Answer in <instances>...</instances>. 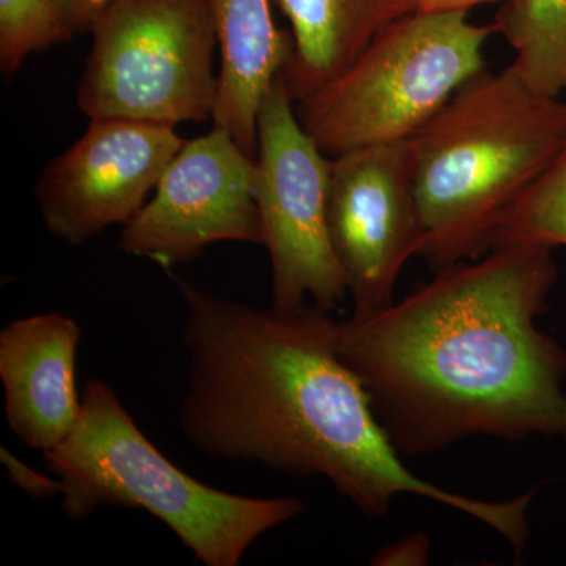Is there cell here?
I'll use <instances>...</instances> for the list:
<instances>
[{"mask_svg": "<svg viewBox=\"0 0 566 566\" xmlns=\"http://www.w3.org/2000/svg\"><path fill=\"white\" fill-rule=\"evenodd\" d=\"M169 275L188 307L180 427L193 449L281 474L323 476L371 517L386 516L401 494L430 499L493 528L516 560L523 557L535 488L485 501L416 475L376 419L363 382L338 356L337 319L315 305L252 307Z\"/></svg>", "mask_w": 566, "mask_h": 566, "instance_id": "1", "label": "cell"}, {"mask_svg": "<svg viewBox=\"0 0 566 566\" xmlns=\"http://www.w3.org/2000/svg\"><path fill=\"white\" fill-rule=\"evenodd\" d=\"M553 251L499 245L389 307L335 323V349L401 457L475 436L565 434L566 349L536 324L558 279Z\"/></svg>", "mask_w": 566, "mask_h": 566, "instance_id": "2", "label": "cell"}, {"mask_svg": "<svg viewBox=\"0 0 566 566\" xmlns=\"http://www.w3.org/2000/svg\"><path fill=\"white\" fill-rule=\"evenodd\" d=\"M423 241L433 270L490 251L495 223L566 147V102L513 65L465 82L411 137Z\"/></svg>", "mask_w": 566, "mask_h": 566, "instance_id": "3", "label": "cell"}, {"mask_svg": "<svg viewBox=\"0 0 566 566\" xmlns=\"http://www.w3.org/2000/svg\"><path fill=\"white\" fill-rule=\"evenodd\" d=\"M43 455L62 480V509L71 521L85 520L102 506L145 510L205 566L240 565L260 536L307 510L297 495L249 497L186 474L153 444L102 379L87 381L76 427Z\"/></svg>", "mask_w": 566, "mask_h": 566, "instance_id": "4", "label": "cell"}, {"mask_svg": "<svg viewBox=\"0 0 566 566\" xmlns=\"http://www.w3.org/2000/svg\"><path fill=\"white\" fill-rule=\"evenodd\" d=\"M493 22L469 11H415L387 25L329 84L294 103L305 132L327 156L406 140L486 70Z\"/></svg>", "mask_w": 566, "mask_h": 566, "instance_id": "5", "label": "cell"}, {"mask_svg": "<svg viewBox=\"0 0 566 566\" xmlns=\"http://www.w3.org/2000/svg\"><path fill=\"white\" fill-rule=\"evenodd\" d=\"M77 107L177 126L212 118L218 44L208 0H112L92 29Z\"/></svg>", "mask_w": 566, "mask_h": 566, "instance_id": "6", "label": "cell"}, {"mask_svg": "<svg viewBox=\"0 0 566 566\" xmlns=\"http://www.w3.org/2000/svg\"><path fill=\"white\" fill-rule=\"evenodd\" d=\"M255 163L271 305L285 311L315 305L331 314L348 294L327 227L333 158L301 125L282 74L260 106Z\"/></svg>", "mask_w": 566, "mask_h": 566, "instance_id": "7", "label": "cell"}, {"mask_svg": "<svg viewBox=\"0 0 566 566\" xmlns=\"http://www.w3.org/2000/svg\"><path fill=\"white\" fill-rule=\"evenodd\" d=\"M327 227L353 315L389 307L405 264L419 256L423 241L411 139L334 156Z\"/></svg>", "mask_w": 566, "mask_h": 566, "instance_id": "8", "label": "cell"}, {"mask_svg": "<svg viewBox=\"0 0 566 566\" xmlns=\"http://www.w3.org/2000/svg\"><path fill=\"white\" fill-rule=\"evenodd\" d=\"M255 181V158L232 134L212 128L186 140L151 199L123 226L118 248L169 271L216 243L263 245Z\"/></svg>", "mask_w": 566, "mask_h": 566, "instance_id": "9", "label": "cell"}, {"mask_svg": "<svg viewBox=\"0 0 566 566\" xmlns=\"http://www.w3.org/2000/svg\"><path fill=\"white\" fill-rule=\"evenodd\" d=\"M185 142L161 123L91 118L84 136L41 174L35 196L44 226L73 245L126 226Z\"/></svg>", "mask_w": 566, "mask_h": 566, "instance_id": "10", "label": "cell"}, {"mask_svg": "<svg viewBox=\"0 0 566 566\" xmlns=\"http://www.w3.org/2000/svg\"><path fill=\"white\" fill-rule=\"evenodd\" d=\"M81 337L80 323L59 312L14 319L0 331L7 423L33 450L46 452L62 444L80 419Z\"/></svg>", "mask_w": 566, "mask_h": 566, "instance_id": "11", "label": "cell"}, {"mask_svg": "<svg viewBox=\"0 0 566 566\" xmlns=\"http://www.w3.org/2000/svg\"><path fill=\"white\" fill-rule=\"evenodd\" d=\"M273 0H208L221 48L212 128L232 134L256 158V117L263 96L293 51L292 33L275 24Z\"/></svg>", "mask_w": 566, "mask_h": 566, "instance_id": "12", "label": "cell"}, {"mask_svg": "<svg viewBox=\"0 0 566 566\" xmlns=\"http://www.w3.org/2000/svg\"><path fill=\"white\" fill-rule=\"evenodd\" d=\"M293 51L282 77L294 103L329 84L387 25L420 10L419 0H275Z\"/></svg>", "mask_w": 566, "mask_h": 566, "instance_id": "13", "label": "cell"}, {"mask_svg": "<svg viewBox=\"0 0 566 566\" xmlns=\"http://www.w3.org/2000/svg\"><path fill=\"white\" fill-rule=\"evenodd\" d=\"M513 48V69L532 91L566 93V0H510L493 21Z\"/></svg>", "mask_w": 566, "mask_h": 566, "instance_id": "14", "label": "cell"}, {"mask_svg": "<svg viewBox=\"0 0 566 566\" xmlns=\"http://www.w3.org/2000/svg\"><path fill=\"white\" fill-rule=\"evenodd\" d=\"M513 244L566 245V147L495 223L490 251Z\"/></svg>", "mask_w": 566, "mask_h": 566, "instance_id": "15", "label": "cell"}, {"mask_svg": "<svg viewBox=\"0 0 566 566\" xmlns=\"http://www.w3.org/2000/svg\"><path fill=\"white\" fill-rule=\"evenodd\" d=\"M52 0H0V71L11 77L35 54L73 40Z\"/></svg>", "mask_w": 566, "mask_h": 566, "instance_id": "16", "label": "cell"}, {"mask_svg": "<svg viewBox=\"0 0 566 566\" xmlns=\"http://www.w3.org/2000/svg\"><path fill=\"white\" fill-rule=\"evenodd\" d=\"M0 463L6 468L7 479L14 486L20 488L25 494L33 499H54L62 497V480L54 479L48 474H41L31 465L25 464L14 453H11L6 447H0Z\"/></svg>", "mask_w": 566, "mask_h": 566, "instance_id": "17", "label": "cell"}, {"mask_svg": "<svg viewBox=\"0 0 566 566\" xmlns=\"http://www.w3.org/2000/svg\"><path fill=\"white\" fill-rule=\"evenodd\" d=\"M430 558V539L424 534L406 535L390 543L371 558L376 566H420Z\"/></svg>", "mask_w": 566, "mask_h": 566, "instance_id": "18", "label": "cell"}, {"mask_svg": "<svg viewBox=\"0 0 566 566\" xmlns=\"http://www.w3.org/2000/svg\"><path fill=\"white\" fill-rule=\"evenodd\" d=\"M63 22L74 35L91 32L93 22L106 10L112 0H52Z\"/></svg>", "mask_w": 566, "mask_h": 566, "instance_id": "19", "label": "cell"}, {"mask_svg": "<svg viewBox=\"0 0 566 566\" xmlns=\"http://www.w3.org/2000/svg\"><path fill=\"white\" fill-rule=\"evenodd\" d=\"M510 2V0H419L422 11H449L465 10L469 11L479 6H490V3Z\"/></svg>", "mask_w": 566, "mask_h": 566, "instance_id": "20", "label": "cell"}, {"mask_svg": "<svg viewBox=\"0 0 566 566\" xmlns=\"http://www.w3.org/2000/svg\"><path fill=\"white\" fill-rule=\"evenodd\" d=\"M564 438H565V441H566V431H565Z\"/></svg>", "mask_w": 566, "mask_h": 566, "instance_id": "21", "label": "cell"}]
</instances>
